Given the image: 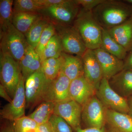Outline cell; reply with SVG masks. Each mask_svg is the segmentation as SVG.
<instances>
[{
    "label": "cell",
    "mask_w": 132,
    "mask_h": 132,
    "mask_svg": "<svg viewBox=\"0 0 132 132\" xmlns=\"http://www.w3.org/2000/svg\"><path fill=\"white\" fill-rule=\"evenodd\" d=\"M102 28L108 29L123 24L132 17V6L123 1L105 0L92 10Z\"/></svg>",
    "instance_id": "obj_1"
},
{
    "label": "cell",
    "mask_w": 132,
    "mask_h": 132,
    "mask_svg": "<svg viewBox=\"0 0 132 132\" xmlns=\"http://www.w3.org/2000/svg\"><path fill=\"white\" fill-rule=\"evenodd\" d=\"M73 26L87 49L94 50L101 47L102 28L95 20L92 11L80 7Z\"/></svg>",
    "instance_id": "obj_2"
},
{
    "label": "cell",
    "mask_w": 132,
    "mask_h": 132,
    "mask_svg": "<svg viewBox=\"0 0 132 132\" xmlns=\"http://www.w3.org/2000/svg\"><path fill=\"white\" fill-rule=\"evenodd\" d=\"M1 52L20 62L29 45L25 35L11 24L0 36Z\"/></svg>",
    "instance_id": "obj_3"
},
{
    "label": "cell",
    "mask_w": 132,
    "mask_h": 132,
    "mask_svg": "<svg viewBox=\"0 0 132 132\" xmlns=\"http://www.w3.org/2000/svg\"><path fill=\"white\" fill-rule=\"evenodd\" d=\"M41 69L30 75L25 83L26 108L33 109L44 101L50 82Z\"/></svg>",
    "instance_id": "obj_4"
},
{
    "label": "cell",
    "mask_w": 132,
    "mask_h": 132,
    "mask_svg": "<svg viewBox=\"0 0 132 132\" xmlns=\"http://www.w3.org/2000/svg\"><path fill=\"white\" fill-rule=\"evenodd\" d=\"M22 77L19 63L7 54L1 52L0 80L1 84L13 99Z\"/></svg>",
    "instance_id": "obj_5"
},
{
    "label": "cell",
    "mask_w": 132,
    "mask_h": 132,
    "mask_svg": "<svg viewBox=\"0 0 132 132\" xmlns=\"http://www.w3.org/2000/svg\"><path fill=\"white\" fill-rule=\"evenodd\" d=\"M80 9V6L76 0H67L62 5L45 8L41 11L40 13L53 24L72 26Z\"/></svg>",
    "instance_id": "obj_6"
},
{
    "label": "cell",
    "mask_w": 132,
    "mask_h": 132,
    "mask_svg": "<svg viewBox=\"0 0 132 132\" xmlns=\"http://www.w3.org/2000/svg\"><path fill=\"white\" fill-rule=\"evenodd\" d=\"M54 24L56 34L60 39L63 52L82 57L87 48L73 26Z\"/></svg>",
    "instance_id": "obj_7"
},
{
    "label": "cell",
    "mask_w": 132,
    "mask_h": 132,
    "mask_svg": "<svg viewBox=\"0 0 132 132\" xmlns=\"http://www.w3.org/2000/svg\"><path fill=\"white\" fill-rule=\"evenodd\" d=\"M96 96L104 106L112 109L128 114L129 109L127 99L121 96L111 87L108 80L103 78L96 91Z\"/></svg>",
    "instance_id": "obj_8"
},
{
    "label": "cell",
    "mask_w": 132,
    "mask_h": 132,
    "mask_svg": "<svg viewBox=\"0 0 132 132\" xmlns=\"http://www.w3.org/2000/svg\"><path fill=\"white\" fill-rule=\"evenodd\" d=\"M106 109L95 95L82 106L81 119L88 128H101L106 123Z\"/></svg>",
    "instance_id": "obj_9"
},
{
    "label": "cell",
    "mask_w": 132,
    "mask_h": 132,
    "mask_svg": "<svg viewBox=\"0 0 132 132\" xmlns=\"http://www.w3.org/2000/svg\"><path fill=\"white\" fill-rule=\"evenodd\" d=\"M25 81L22 76L12 101L5 105L1 109L0 114L3 119L13 122L25 116L26 109Z\"/></svg>",
    "instance_id": "obj_10"
},
{
    "label": "cell",
    "mask_w": 132,
    "mask_h": 132,
    "mask_svg": "<svg viewBox=\"0 0 132 132\" xmlns=\"http://www.w3.org/2000/svg\"><path fill=\"white\" fill-rule=\"evenodd\" d=\"M82 106L72 99L57 102L54 114L63 119L75 131L81 127Z\"/></svg>",
    "instance_id": "obj_11"
},
{
    "label": "cell",
    "mask_w": 132,
    "mask_h": 132,
    "mask_svg": "<svg viewBox=\"0 0 132 132\" xmlns=\"http://www.w3.org/2000/svg\"><path fill=\"white\" fill-rule=\"evenodd\" d=\"M71 81L60 72L55 79L50 82L44 101H51L55 103L71 99L69 95Z\"/></svg>",
    "instance_id": "obj_12"
},
{
    "label": "cell",
    "mask_w": 132,
    "mask_h": 132,
    "mask_svg": "<svg viewBox=\"0 0 132 132\" xmlns=\"http://www.w3.org/2000/svg\"><path fill=\"white\" fill-rule=\"evenodd\" d=\"M81 57L84 76L97 90L104 77L101 67L94 50L87 49Z\"/></svg>",
    "instance_id": "obj_13"
},
{
    "label": "cell",
    "mask_w": 132,
    "mask_h": 132,
    "mask_svg": "<svg viewBox=\"0 0 132 132\" xmlns=\"http://www.w3.org/2000/svg\"><path fill=\"white\" fill-rule=\"evenodd\" d=\"M96 88L84 75L71 81L69 88L70 98L82 106L96 95Z\"/></svg>",
    "instance_id": "obj_14"
},
{
    "label": "cell",
    "mask_w": 132,
    "mask_h": 132,
    "mask_svg": "<svg viewBox=\"0 0 132 132\" xmlns=\"http://www.w3.org/2000/svg\"><path fill=\"white\" fill-rule=\"evenodd\" d=\"M94 52L101 67L104 78L109 80L124 69V61L101 47L94 50Z\"/></svg>",
    "instance_id": "obj_15"
},
{
    "label": "cell",
    "mask_w": 132,
    "mask_h": 132,
    "mask_svg": "<svg viewBox=\"0 0 132 132\" xmlns=\"http://www.w3.org/2000/svg\"><path fill=\"white\" fill-rule=\"evenodd\" d=\"M62 63L61 72L71 81L84 75L82 57L63 52L61 55Z\"/></svg>",
    "instance_id": "obj_16"
},
{
    "label": "cell",
    "mask_w": 132,
    "mask_h": 132,
    "mask_svg": "<svg viewBox=\"0 0 132 132\" xmlns=\"http://www.w3.org/2000/svg\"><path fill=\"white\" fill-rule=\"evenodd\" d=\"M111 87L127 98L132 95V71L123 69L109 80Z\"/></svg>",
    "instance_id": "obj_17"
},
{
    "label": "cell",
    "mask_w": 132,
    "mask_h": 132,
    "mask_svg": "<svg viewBox=\"0 0 132 132\" xmlns=\"http://www.w3.org/2000/svg\"><path fill=\"white\" fill-rule=\"evenodd\" d=\"M106 121L112 131L132 132V117L128 114L107 109Z\"/></svg>",
    "instance_id": "obj_18"
},
{
    "label": "cell",
    "mask_w": 132,
    "mask_h": 132,
    "mask_svg": "<svg viewBox=\"0 0 132 132\" xmlns=\"http://www.w3.org/2000/svg\"><path fill=\"white\" fill-rule=\"evenodd\" d=\"M107 30L128 52L132 50V17L123 24Z\"/></svg>",
    "instance_id": "obj_19"
},
{
    "label": "cell",
    "mask_w": 132,
    "mask_h": 132,
    "mask_svg": "<svg viewBox=\"0 0 132 132\" xmlns=\"http://www.w3.org/2000/svg\"><path fill=\"white\" fill-rule=\"evenodd\" d=\"M22 75L26 80L30 75L41 69L40 58L34 48L29 46L19 62Z\"/></svg>",
    "instance_id": "obj_20"
},
{
    "label": "cell",
    "mask_w": 132,
    "mask_h": 132,
    "mask_svg": "<svg viewBox=\"0 0 132 132\" xmlns=\"http://www.w3.org/2000/svg\"><path fill=\"white\" fill-rule=\"evenodd\" d=\"M43 16L38 13H13L12 24L19 32L25 35L33 24Z\"/></svg>",
    "instance_id": "obj_21"
},
{
    "label": "cell",
    "mask_w": 132,
    "mask_h": 132,
    "mask_svg": "<svg viewBox=\"0 0 132 132\" xmlns=\"http://www.w3.org/2000/svg\"><path fill=\"white\" fill-rule=\"evenodd\" d=\"M101 48L118 59L124 61L128 52L109 33L106 29L102 28Z\"/></svg>",
    "instance_id": "obj_22"
},
{
    "label": "cell",
    "mask_w": 132,
    "mask_h": 132,
    "mask_svg": "<svg viewBox=\"0 0 132 132\" xmlns=\"http://www.w3.org/2000/svg\"><path fill=\"white\" fill-rule=\"evenodd\" d=\"M55 105L53 102H43L28 116L39 125L47 123L54 114Z\"/></svg>",
    "instance_id": "obj_23"
},
{
    "label": "cell",
    "mask_w": 132,
    "mask_h": 132,
    "mask_svg": "<svg viewBox=\"0 0 132 132\" xmlns=\"http://www.w3.org/2000/svg\"><path fill=\"white\" fill-rule=\"evenodd\" d=\"M50 22L48 19L43 16L41 19L33 24L25 35L26 39L29 46L35 49L43 31Z\"/></svg>",
    "instance_id": "obj_24"
},
{
    "label": "cell",
    "mask_w": 132,
    "mask_h": 132,
    "mask_svg": "<svg viewBox=\"0 0 132 132\" xmlns=\"http://www.w3.org/2000/svg\"><path fill=\"white\" fill-rule=\"evenodd\" d=\"M13 3V0L0 1V36L12 24Z\"/></svg>",
    "instance_id": "obj_25"
},
{
    "label": "cell",
    "mask_w": 132,
    "mask_h": 132,
    "mask_svg": "<svg viewBox=\"0 0 132 132\" xmlns=\"http://www.w3.org/2000/svg\"><path fill=\"white\" fill-rule=\"evenodd\" d=\"M62 63L61 56L46 59L42 63V70L48 80H53L58 76L61 72Z\"/></svg>",
    "instance_id": "obj_26"
},
{
    "label": "cell",
    "mask_w": 132,
    "mask_h": 132,
    "mask_svg": "<svg viewBox=\"0 0 132 132\" xmlns=\"http://www.w3.org/2000/svg\"><path fill=\"white\" fill-rule=\"evenodd\" d=\"M63 52L60 39L59 36L55 34L52 36L46 46L42 57L41 59L42 63L50 58H58L60 57Z\"/></svg>",
    "instance_id": "obj_27"
},
{
    "label": "cell",
    "mask_w": 132,
    "mask_h": 132,
    "mask_svg": "<svg viewBox=\"0 0 132 132\" xmlns=\"http://www.w3.org/2000/svg\"><path fill=\"white\" fill-rule=\"evenodd\" d=\"M13 13H40L44 7L40 0H15L14 1Z\"/></svg>",
    "instance_id": "obj_28"
},
{
    "label": "cell",
    "mask_w": 132,
    "mask_h": 132,
    "mask_svg": "<svg viewBox=\"0 0 132 132\" xmlns=\"http://www.w3.org/2000/svg\"><path fill=\"white\" fill-rule=\"evenodd\" d=\"M13 122L15 132H37L39 125L28 116H25Z\"/></svg>",
    "instance_id": "obj_29"
},
{
    "label": "cell",
    "mask_w": 132,
    "mask_h": 132,
    "mask_svg": "<svg viewBox=\"0 0 132 132\" xmlns=\"http://www.w3.org/2000/svg\"><path fill=\"white\" fill-rule=\"evenodd\" d=\"M55 34L56 31L54 25L50 22L43 31L38 46L35 48L36 52L39 56L40 60L46 46L52 36Z\"/></svg>",
    "instance_id": "obj_30"
},
{
    "label": "cell",
    "mask_w": 132,
    "mask_h": 132,
    "mask_svg": "<svg viewBox=\"0 0 132 132\" xmlns=\"http://www.w3.org/2000/svg\"><path fill=\"white\" fill-rule=\"evenodd\" d=\"M52 125L53 132H73L72 128L65 121L53 114L49 120Z\"/></svg>",
    "instance_id": "obj_31"
},
{
    "label": "cell",
    "mask_w": 132,
    "mask_h": 132,
    "mask_svg": "<svg viewBox=\"0 0 132 132\" xmlns=\"http://www.w3.org/2000/svg\"><path fill=\"white\" fill-rule=\"evenodd\" d=\"M105 0H76L80 7L86 10L92 11Z\"/></svg>",
    "instance_id": "obj_32"
},
{
    "label": "cell",
    "mask_w": 132,
    "mask_h": 132,
    "mask_svg": "<svg viewBox=\"0 0 132 132\" xmlns=\"http://www.w3.org/2000/svg\"><path fill=\"white\" fill-rule=\"evenodd\" d=\"M124 61V69L132 71V50L128 52Z\"/></svg>",
    "instance_id": "obj_33"
},
{
    "label": "cell",
    "mask_w": 132,
    "mask_h": 132,
    "mask_svg": "<svg viewBox=\"0 0 132 132\" xmlns=\"http://www.w3.org/2000/svg\"><path fill=\"white\" fill-rule=\"evenodd\" d=\"M37 132H53L51 123L49 121L47 123L38 125Z\"/></svg>",
    "instance_id": "obj_34"
},
{
    "label": "cell",
    "mask_w": 132,
    "mask_h": 132,
    "mask_svg": "<svg viewBox=\"0 0 132 132\" xmlns=\"http://www.w3.org/2000/svg\"><path fill=\"white\" fill-rule=\"evenodd\" d=\"M0 96L5 100L8 102L9 103L12 101V99L10 97L5 88L1 84L0 85Z\"/></svg>",
    "instance_id": "obj_35"
},
{
    "label": "cell",
    "mask_w": 132,
    "mask_h": 132,
    "mask_svg": "<svg viewBox=\"0 0 132 132\" xmlns=\"http://www.w3.org/2000/svg\"><path fill=\"white\" fill-rule=\"evenodd\" d=\"M76 132H106L105 127L101 128H87L85 129L81 128L78 129L76 131Z\"/></svg>",
    "instance_id": "obj_36"
},
{
    "label": "cell",
    "mask_w": 132,
    "mask_h": 132,
    "mask_svg": "<svg viewBox=\"0 0 132 132\" xmlns=\"http://www.w3.org/2000/svg\"><path fill=\"white\" fill-rule=\"evenodd\" d=\"M1 132H15L13 124H7L3 126L1 129Z\"/></svg>",
    "instance_id": "obj_37"
},
{
    "label": "cell",
    "mask_w": 132,
    "mask_h": 132,
    "mask_svg": "<svg viewBox=\"0 0 132 132\" xmlns=\"http://www.w3.org/2000/svg\"><path fill=\"white\" fill-rule=\"evenodd\" d=\"M127 99L129 109L128 114L132 117V95Z\"/></svg>",
    "instance_id": "obj_38"
},
{
    "label": "cell",
    "mask_w": 132,
    "mask_h": 132,
    "mask_svg": "<svg viewBox=\"0 0 132 132\" xmlns=\"http://www.w3.org/2000/svg\"><path fill=\"white\" fill-rule=\"evenodd\" d=\"M123 1L124 2L132 6V0H125Z\"/></svg>",
    "instance_id": "obj_39"
},
{
    "label": "cell",
    "mask_w": 132,
    "mask_h": 132,
    "mask_svg": "<svg viewBox=\"0 0 132 132\" xmlns=\"http://www.w3.org/2000/svg\"><path fill=\"white\" fill-rule=\"evenodd\" d=\"M111 132H117L114 131H112V130H111Z\"/></svg>",
    "instance_id": "obj_40"
}]
</instances>
